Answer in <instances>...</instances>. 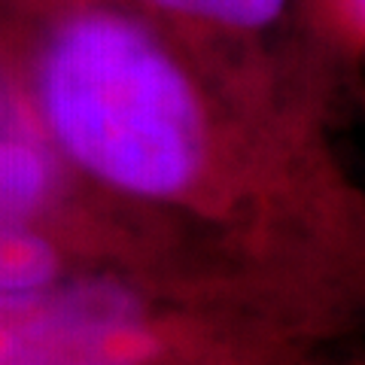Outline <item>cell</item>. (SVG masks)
Wrapping results in <instances>:
<instances>
[{
	"mask_svg": "<svg viewBox=\"0 0 365 365\" xmlns=\"http://www.w3.org/2000/svg\"><path fill=\"white\" fill-rule=\"evenodd\" d=\"M150 4L225 31H265L287 13L289 0H150Z\"/></svg>",
	"mask_w": 365,
	"mask_h": 365,
	"instance_id": "cell-5",
	"label": "cell"
},
{
	"mask_svg": "<svg viewBox=\"0 0 365 365\" xmlns=\"http://www.w3.org/2000/svg\"><path fill=\"white\" fill-rule=\"evenodd\" d=\"M55 165L16 104L0 91V220L21 222L49 198Z\"/></svg>",
	"mask_w": 365,
	"mask_h": 365,
	"instance_id": "cell-3",
	"label": "cell"
},
{
	"mask_svg": "<svg viewBox=\"0 0 365 365\" xmlns=\"http://www.w3.org/2000/svg\"><path fill=\"white\" fill-rule=\"evenodd\" d=\"M338 13L344 19L353 43L365 49V0H338Z\"/></svg>",
	"mask_w": 365,
	"mask_h": 365,
	"instance_id": "cell-6",
	"label": "cell"
},
{
	"mask_svg": "<svg viewBox=\"0 0 365 365\" xmlns=\"http://www.w3.org/2000/svg\"><path fill=\"white\" fill-rule=\"evenodd\" d=\"M58 271V256L46 237L21 222L0 220V292L46 289Z\"/></svg>",
	"mask_w": 365,
	"mask_h": 365,
	"instance_id": "cell-4",
	"label": "cell"
},
{
	"mask_svg": "<svg viewBox=\"0 0 365 365\" xmlns=\"http://www.w3.org/2000/svg\"><path fill=\"white\" fill-rule=\"evenodd\" d=\"M137 344L131 299L104 283L0 292V365H119Z\"/></svg>",
	"mask_w": 365,
	"mask_h": 365,
	"instance_id": "cell-2",
	"label": "cell"
},
{
	"mask_svg": "<svg viewBox=\"0 0 365 365\" xmlns=\"http://www.w3.org/2000/svg\"><path fill=\"white\" fill-rule=\"evenodd\" d=\"M40 104L61 150L119 192L168 201L207 177V107L134 19L88 9L58 25L40 64Z\"/></svg>",
	"mask_w": 365,
	"mask_h": 365,
	"instance_id": "cell-1",
	"label": "cell"
}]
</instances>
